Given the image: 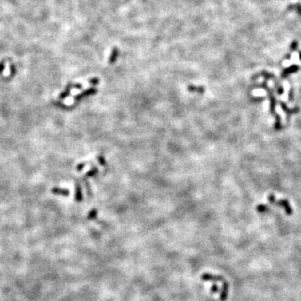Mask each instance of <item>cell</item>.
Segmentation results:
<instances>
[{
  "instance_id": "obj_23",
  "label": "cell",
  "mask_w": 301,
  "mask_h": 301,
  "mask_svg": "<svg viewBox=\"0 0 301 301\" xmlns=\"http://www.w3.org/2000/svg\"><path fill=\"white\" fill-rule=\"evenodd\" d=\"M218 291V287L217 284H213L211 288V292L212 293H217Z\"/></svg>"
},
{
  "instance_id": "obj_25",
  "label": "cell",
  "mask_w": 301,
  "mask_h": 301,
  "mask_svg": "<svg viewBox=\"0 0 301 301\" xmlns=\"http://www.w3.org/2000/svg\"><path fill=\"white\" fill-rule=\"evenodd\" d=\"M296 49H297V44L293 43V45H291V50H296Z\"/></svg>"
},
{
  "instance_id": "obj_9",
  "label": "cell",
  "mask_w": 301,
  "mask_h": 301,
  "mask_svg": "<svg viewBox=\"0 0 301 301\" xmlns=\"http://www.w3.org/2000/svg\"><path fill=\"white\" fill-rule=\"evenodd\" d=\"M75 200L76 202H81L83 197H82V190H81V185L78 182L75 183Z\"/></svg>"
},
{
  "instance_id": "obj_14",
  "label": "cell",
  "mask_w": 301,
  "mask_h": 301,
  "mask_svg": "<svg viewBox=\"0 0 301 301\" xmlns=\"http://www.w3.org/2000/svg\"><path fill=\"white\" fill-rule=\"evenodd\" d=\"M96 216H97V210L96 209H92L87 216V219H89V220L94 219V218H96Z\"/></svg>"
},
{
  "instance_id": "obj_3",
  "label": "cell",
  "mask_w": 301,
  "mask_h": 301,
  "mask_svg": "<svg viewBox=\"0 0 301 301\" xmlns=\"http://www.w3.org/2000/svg\"><path fill=\"white\" fill-rule=\"evenodd\" d=\"M275 204L278 206L282 207V208L284 209V211H285L287 215H291L293 213L292 208H291V206H290V204H289V201H288L287 199L278 200Z\"/></svg>"
},
{
  "instance_id": "obj_16",
  "label": "cell",
  "mask_w": 301,
  "mask_h": 301,
  "mask_svg": "<svg viewBox=\"0 0 301 301\" xmlns=\"http://www.w3.org/2000/svg\"><path fill=\"white\" fill-rule=\"evenodd\" d=\"M66 88H68V89H82V85L81 84H69L68 85L66 86Z\"/></svg>"
},
{
  "instance_id": "obj_4",
  "label": "cell",
  "mask_w": 301,
  "mask_h": 301,
  "mask_svg": "<svg viewBox=\"0 0 301 301\" xmlns=\"http://www.w3.org/2000/svg\"><path fill=\"white\" fill-rule=\"evenodd\" d=\"M279 105H280V106H281V108H282V110L286 113V116H287V120L289 119V117L292 115V114H294V113H298V112H299V107H298V106H296V107H295V108H293V109H289L288 106L286 105V104L284 103V102H283V101H279Z\"/></svg>"
},
{
  "instance_id": "obj_12",
  "label": "cell",
  "mask_w": 301,
  "mask_h": 301,
  "mask_svg": "<svg viewBox=\"0 0 301 301\" xmlns=\"http://www.w3.org/2000/svg\"><path fill=\"white\" fill-rule=\"evenodd\" d=\"M70 90H71V89L66 88L65 91H63L62 93H60V95L59 96V99H60V100H64V99H65L66 97H68V96H69V94H70Z\"/></svg>"
},
{
  "instance_id": "obj_11",
  "label": "cell",
  "mask_w": 301,
  "mask_h": 301,
  "mask_svg": "<svg viewBox=\"0 0 301 301\" xmlns=\"http://www.w3.org/2000/svg\"><path fill=\"white\" fill-rule=\"evenodd\" d=\"M188 90L191 91V92H193V91H197V92L202 93L204 91V88L203 86H192V85H190L188 86Z\"/></svg>"
},
{
  "instance_id": "obj_6",
  "label": "cell",
  "mask_w": 301,
  "mask_h": 301,
  "mask_svg": "<svg viewBox=\"0 0 301 301\" xmlns=\"http://www.w3.org/2000/svg\"><path fill=\"white\" fill-rule=\"evenodd\" d=\"M228 287L229 284L227 282L226 280L223 282V287H222V290H221L220 294V299L221 301H225L228 299Z\"/></svg>"
},
{
  "instance_id": "obj_20",
  "label": "cell",
  "mask_w": 301,
  "mask_h": 301,
  "mask_svg": "<svg viewBox=\"0 0 301 301\" xmlns=\"http://www.w3.org/2000/svg\"><path fill=\"white\" fill-rule=\"evenodd\" d=\"M85 166H86V163L85 162H81V164H79L77 166V167H76V170L78 171V172H81V171H82L85 167Z\"/></svg>"
},
{
  "instance_id": "obj_13",
  "label": "cell",
  "mask_w": 301,
  "mask_h": 301,
  "mask_svg": "<svg viewBox=\"0 0 301 301\" xmlns=\"http://www.w3.org/2000/svg\"><path fill=\"white\" fill-rule=\"evenodd\" d=\"M117 55H118V51H117V49H114L113 51H112V53H111V55H110V64H112V63H114L115 61H116Z\"/></svg>"
},
{
  "instance_id": "obj_7",
  "label": "cell",
  "mask_w": 301,
  "mask_h": 301,
  "mask_svg": "<svg viewBox=\"0 0 301 301\" xmlns=\"http://www.w3.org/2000/svg\"><path fill=\"white\" fill-rule=\"evenodd\" d=\"M299 69V67L298 65H291L290 67H288V68H285L282 71V74H281V77L282 78H286L287 76H289L290 74H293L295 72L298 71Z\"/></svg>"
},
{
  "instance_id": "obj_8",
  "label": "cell",
  "mask_w": 301,
  "mask_h": 301,
  "mask_svg": "<svg viewBox=\"0 0 301 301\" xmlns=\"http://www.w3.org/2000/svg\"><path fill=\"white\" fill-rule=\"evenodd\" d=\"M51 192L55 194V195H61V196H65V197H68L69 195V191L68 189L57 188V187L52 188L51 189Z\"/></svg>"
},
{
  "instance_id": "obj_17",
  "label": "cell",
  "mask_w": 301,
  "mask_h": 301,
  "mask_svg": "<svg viewBox=\"0 0 301 301\" xmlns=\"http://www.w3.org/2000/svg\"><path fill=\"white\" fill-rule=\"evenodd\" d=\"M98 172V169L96 167H93L92 169L90 171H89L88 172H86V176H93L94 175H96V173Z\"/></svg>"
},
{
  "instance_id": "obj_24",
  "label": "cell",
  "mask_w": 301,
  "mask_h": 301,
  "mask_svg": "<svg viewBox=\"0 0 301 301\" xmlns=\"http://www.w3.org/2000/svg\"><path fill=\"white\" fill-rule=\"evenodd\" d=\"M89 83L92 84V85H97V84L99 83V80L97 79V78H95V79H91V80H89Z\"/></svg>"
},
{
  "instance_id": "obj_10",
  "label": "cell",
  "mask_w": 301,
  "mask_h": 301,
  "mask_svg": "<svg viewBox=\"0 0 301 301\" xmlns=\"http://www.w3.org/2000/svg\"><path fill=\"white\" fill-rule=\"evenodd\" d=\"M274 87H275V89H276V91H277L278 95H279V96H282V95L283 94V91H284L283 85H279V83L277 81H274Z\"/></svg>"
},
{
  "instance_id": "obj_15",
  "label": "cell",
  "mask_w": 301,
  "mask_h": 301,
  "mask_svg": "<svg viewBox=\"0 0 301 301\" xmlns=\"http://www.w3.org/2000/svg\"><path fill=\"white\" fill-rule=\"evenodd\" d=\"M268 208L267 207L266 205H263V204H261V205H259L258 207H257V211L259 212H268Z\"/></svg>"
},
{
  "instance_id": "obj_5",
  "label": "cell",
  "mask_w": 301,
  "mask_h": 301,
  "mask_svg": "<svg viewBox=\"0 0 301 301\" xmlns=\"http://www.w3.org/2000/svg\"><path fill=\"white\" fill-rule=\"evenodd\" d=\"M96 91H97V90H96V88H94V87H92V88H89V89H86V90L83 91V92L81 93V94H79V95H77V96H75V101H80V100L85 98V97H86V96H90V95H93V94H95V93H96Z\"/></svg>"
},
{
  "instance_id": "obj_19",
  "label": "cell",
  "mask_w": 301,
  "mask_h": 301,
  "mask_svg": "<svg viewBox=\"0 0 301 301\" xmlns=\"http://www.w3.org/2000/svg\"><path fill=\"white\" fill-rule=\"evenodd\" d=\"M268 201L270 202V203H273V204L276 203V202H277L276 197H275L274 194H269V196H268Z\"/></svg>"
},
{
  "instance_id": "obj_26",
  "label": "cell",
  "mask_w": 301,
  "mask_h": 301,
  "mask_svg": "<svg viewBox=\"0 0 301 301\" xmlns=\"http://www.w3.org/2000/svg\"><path fill=\"white\" fill-rule=\"evenodd\" d=\"M299 59H300V60H301V52L299 53Z\"/></svg>"
},
{
  "instance_id": "obj_21",
  "label": "cell",
  "mask_w": 301,
  "mask_h": 301,
  "mask_svg": "<svg viewBox=\"0 0 301 301\" xmlns=\"http://www.w3.org/2000/svg\"><path fill=\"white\" fill-rule=\"evenodd\" d=\"M5 63H6V61H5V60H3V61H1V62H0V74H1V73L3 71V69H4V67H5Z\"/></svg>"
},
{
  "instance_id": "obj_1",
  "label": "cell",
  "mask_w": 301,
  "mask_h": 301,
  "mask_svg": "<svg viewBox=\"0 0 301 301\" xmlns=\"http://www.w3.org/2000/svg\"><path fill=\"white\" fill-rule=\"evenodd\" d=\"M254 88H261V89H265L266 91L268 92V99H269V101H270V108H269V111L270 113L273 115V116H275L276 115V111H275V108H276V103H277V100L275 98L274 96V94L273 93V90H272L268 85H267L266 82H263V83L260 84H257L254 85Z\"/></svg>"
},
{
  "instance_id": "obj_2",
  "label": "cell",
  "mask_w": 301,
  "mask_h": 301,
  "mask_svg": "<svg viewBox=\"0 0 301 301\" xmlns=\"http://www.w3.org/2000/svg\"><path fill=\"white\" fill-rule=\"evenodd\" d=\"M202 279L204 281H212V282H224L225 279H224V277L222 276H219V275H214V274H203L202 275Z\"/></svg>"
},
{
  "instance_id": "obj_22",
  "label": "cell",
  "mask_w": 301,
  "mask_h": 301,
  "mask_svg": "<svg viewBox=\"0 0 301 301\" xmlns=\"http://www.w3.org/2000/svg\"><path fill=\"white\" fill-rule=\"evenodd\" d=\"M98 160H99V162H100V164L102 165V166H105V158L103 157L102 156H99Z\"/></svg>"
},
{
  "instance_id": "obj_18",
  "label": "cell",
  "mask_w": 301,
  "mask_h": 301,
  "mask_svg": "<svg viewBox=\"0 0 301 301\" xmlns=\"http://www.w3.org/2000/svg\"><path fill=\"white\" fill-rule=\"evenodd\" d=\"M294 98H295V93H294V89L293 88H290L289 92V102H293L294 101Z\"/></svg>"
}]
</instances>
